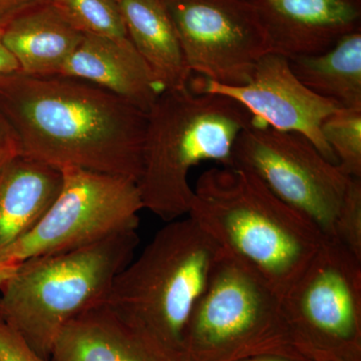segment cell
Returning a JSON list of instances; mask_svg holds the SVG:
<instances>
[{
    "label": "cell",
    "mask_w": 361,
    "mask_h": 361,
    "mask_svg": "<svg viewBox=\"0 0 361 361\" xmlns=\"http://www.w3.org/2000/svg\"><path fill=\"white\" fill-rule=\"evenodd\" d=\"M0 109L20 155L135 180L142 174L147 113L78 78L0 75Z\"/></svg>",
    "instance_id": "cell-1"
},
{
    "label": "cell",
    "mask_w": 361,
    "mask_h": 361,
    "mask_svg": "<svg viewBox=\"0 0 361 361\" xmlns=\"http://www.w3.org/2000/svg\"><path fill=\"white\" fill-rule=\"evenodd\" d=\"M193 191L187 216L280 296L327 240L312 221L243 169H209Z\"/></svg>",
    "instance_id": "cell-2"
},
{
    "label": "cell",
    "mask_w": 361,
    "mask_h": 361,
    "mask_svg": "<svg viewBox=\"0 0 361 361\" xmlns=\"http://www.w3.org/2000/svg\"><path fill=\"white\" fill-rule=\"evenodd\" d=\"M253 116L231 97L163 90L147 113L141 177L144 209L171 222L188 215L193 199L190 171L202 161L231 167L233 149Z\"/></svg>",
    "instance_id": "cell-3"
},
{
    "label": "cell",
    "mask_w": 361,
    "mask_h": 361,
    "mask_svg": "<svg viewBox=\"0 0 361 361\" xmlns=\"http://www.w3.org/2000/svg\"><path fill=\"white\" fill-rule=\"evenodd\" d=\"M139 243L137 229L127 230L90 245L23 261L0 287V316L49 360L63 327L106 302Z\"/></svg>",
    "instance_id": "cell-4"
},
{
    "label": "cell",
    "mask_w": 361,
    "mask_h": 361,
    "mask_svg": "<svg viewBox=\"0 0 361 361\" xmlns=\"http://www.w3.org/2000/svg\"><path fill=\"white\" fill-rule=\"evenodd\" d=\"M220 247L188 216L168 222L114 280L104 305L179 360Z\"/></svg>",
    "instance_id": "cell-5"
},
{
    "label": "cell",
    "mask_w": 361,
    "mask_h": 361,
    "mask_svg": "<svg viewBox=\"0 0 361 361\" xmlns=\"http://www.w3.org/2000/svg\"><path fill=\"white\" fill-rule=\"evenodd\" d=\"M231 167L256 176L327 239L361 256V179L342 172L307 137L253 118L235 142Z\"/></svg>",
    "instance_id": "cell-6"
},
{
    "label": "cell",
    "mask_w": 361,
    "mask_h": 361,
    "mask_svg": "<svg viewBox=\"0 0 361 361\" xmlns=\"http://www.w3.org/2000/svg\"><path fill=\"white\" fill-rule=\"evenodd\" d=\"M301 355L281 296L253 268L220 248L185 329L179 361H239Z\"/></svg>",
    "instance_id": "cell-7"
},
{
    "label": "cell",
    "mask_w": 361,
    "mask_h": 361,
    "mask_svg": "<svg viewBox=\"0 0 361 361\" xmlns=\"http://www.w3.org/2000/svg\"><path fill=\"white\" fill-rule=\"evenodd\" d=\"M297 350L312 361H361V257L327 239L281 296Z\"/></svg>",
    "instance_id": "cell-8"
},
{
    "label": "cell",
    "mask_w": 361,
    "mask_h": 361,
    "mask_svg": "<svg viewBox=\"0 0 361 361\" xmlns=\"http://www.w3.org/2000/svg\"><path fill=\"white\" fill-rule=\"evenodd\" d=\"M63 186L37 226L0 257L20 264L137 229L144 209L135 180L75 167L61 169Z\"/></svg>",
    "instance_id": "cell-9"
},
{
    "label": "cell",
    "mask_w": 361,
    "mask_h": 361,
    "mask_svg": "<svg viewBox=\"0 0 361 361\" xmlns=\"http://www.w3.org/2000/svg\"><path fill=\"white\" fill-rule=\"evenodd\" d=\"M192 73L224 85L250 80L270 42L248 0H163Z\"/></svg>",
    "instance_id": "cell-10"
},
{
    "label": "cell",
    "mask_w": 361,
    "mask_h": 361,
    "mask_svg": "<svg viewBox=\"0 0 361 361\" xmlns=\"http://www.w3.org/2000/svg\"><path fill=\"white\" fill-rule=\"evenodd\" d=\"M189 87L195 92L231 97L254 118L273 129L304 135L325 159L337 165L334 152L323 139L322 126L341 106L303 85L287 56L268 52L259 59L250 80L243 85H220L199 77L190 80Z\"/></svg>",
    "instance_id": "cell-11"
},
{
    "label": "cell",
    "mask_w": 361,
    "mask_h": 361,
    "mask_svg": "<svg viewBox=\"0 0 361 361\" xmlns=\"http://www.w3.org/2000/svg\"><path fill=\"white\" fill-rule=\"evenodd\" d=\"M255 8L271 52L287 58L329 51L361 30V0H248Z\"/></svg>",
    "instance_id": "cell-12"
},
{
    "label": "cell",
    "mask_w": 361,
    "mask_h": 361,
    "mask_svg": "<svg viewBox=\"0 0 361 361\" xmlns=\"http://www.w3.org/2000/svg\"><path fill=\"white\" fill-rule=\"evenodd\" d=\"M49 361H179L153 336L104 304L63 327Z\"/></svg>",
    "instance_id": "cell-13"
},
{
    "label": "cell",
    "mask_w": 361,
    "mask_h": 361,
    "mask_svg": "<svg viewBox=\"0 0 361 361\" xmlns=\"http://www.w3.org/2000/svg\"><path fill=\"white\" fill-rule=\"evenodd\" d=\"M59 75L96 85L146 113L163 92L129 37L84 35Z\"/></svg>",
    "instance_id": "cell-14"
},
{
    "label": "cell",
    "mask_w": 361,
    "mask_h": 361,
    "mask_svg": "<svg viewBox=\"0 0 361 361\" xmlns=\"http://www.w3.org/2000/svg\"><path fill=\"white\" fill-rule=\"evenodd\" d=\"M61 186V170L20 154L0 167V257L37 226Z\"/></svg>",
    "instance_id": "cell-15"
},
{
    "label": "cell",
    "mask_w": 361,
    "mask_h": 361,
    "mask_svg": "<svg viewBox=\"0 0 361 361\" xmlns=\"http://www.w3.org/2000/svg\"><path fill=\"white\" fill-rule=\"evenodd\" d=\"M0 35L20 73L30 77L59 75L84 37L49 1L16 14L0 28Z\"/></svg>",
    "instance_id": "cell-16"
},
{
    "label": "cell",
    "mask_w": 361,
    "mask_h": 361,
    "mask_svg": "<svg viewBox=\"0 0 361 361\" xmlns=\"http://www.w3.org/2000/svg\"><path fill=\"white\" fill-rule=\"evenodd\" d=\"M116 1L130 42L161 89L188 87L192 71L163 0Z\"/></svg>",
    "instance_id": "cell-17"
},
{
    "label": "cell",
    "mask_w": 361,
    "mask_h": 361,
    "mask_svg": "<svg viewBox=\"0 0 361 361\" xmlns=\"http://www.w3.org/2000/svg\"><path fill=\"white\" fill-rule=\"evenodd\" d=\"M289 59L296 77L318 96L341 108L361 109V30L323 54Z\"/></svg>",
    "instance_id": "cell-18"
},
{
    "label": "cell",
    "mask_w": 361,
    "mask_h": 361,
    "mask_svg": "<svg viewBox=\"0 0 361 361\" xmlns=\"http://www.w3.org/2000/svg\"><path fill=\"white\" fill-rule=\"evenodd\" d=\"M82 35L111 39L128 37L116 0H47Z\"/></svg>",
    "instance_id": "cell-19"
},
{
    "label": "cell",
    "mask_w": 361,
    "mask_h": 361,
    "mask_svg": "<svg viewBox=\"0 0 361 361\" xmlns=\"http://www.w3.org/2000/svg\"><path fill=\"white\" fill-rule=\"evenodd\" d=\"M322 134L342 172L361 179V109H338L323 122Z\"/></svg>",
    "instance_id": "cell-20"
},
{
    "label": "cell",
    "mask_w": 361,
    "mask_h": 361,
    "mask_svg": "<svg viewBox=\"0 0 361 361\" xmlns=\"http://www.w3.org/2000/svg\"><path fill=\"white\" fill-rule=\"evenodd\" d=\"M0 361H49L27 343L18 332L0 316Z\"/></svg>",
    "instance_id": "cell-21"
},
{
    "label": "cell",
    "mask_w": 361,
    "mask_h": 361,
    "mask_svg": "<svg viewBox=\"0 0 361 361\" xmlns=\"http://www.w3.org/2000/svg\"><path fill=\"white\" fill-rule=\"evenodd\" d=\"M20 154V142L16 130L0 109V167Z\"/></svg>",
    "instance_id": "cell-22"
},
{
    "label": "cell",
    "mask_w": 361,
    "mask_h": 361,
    "mask_svg": "<svg viewBox=\"0 0 361 361\" xmlns=\"http://www.w3.org/2000/svg\"><path fill=\"white\" fill-rule=\"evenodd\" d=\"M45 1L47 0H0V28L16 14Z\"/></svg>",
    "instance_id": "cell-23"
},
{
    "label": "cell",
    "mask_w": 361,
    "mask_h": 361,
    "mask_svg": "<svg viewBox=\"0 0 361 361\" xmlns=\"http://www.w3.org/2000/svg\"><path fill=\"white\" fill-rule=\"evenodd\" d=\"M18 73H20V66L11 52L6 49L0 35V75H13Z\"/></svg>",
    "instance_id": "cell-24"
},
{
    "label": "cell",
    "mask_w": 361,
    "mask_h": 361,
    "mask_svg": "<svg viewBox=\"0 0 361 361\" xmlns=\"http://www.w3.org/2000/svg\"><path fill=\"white\" fill-rule=\"evenodd\" d=\"M239 361H312L308 360L305 356L301 355H266L254 356V357L246 358Z\"/></svg>",
    "instance_id": "cell-25"
},
{
    "label": "cell",
    "mask_w": 361,
    "mask_h": 361,
    "mask_svg": "<svg viewBox=\"0 0 361 361\" xmlns=\"http://www.w3.org/2000/svg\"><path fill=\"white\" fill-rule=\"evenodd\" d=\"M18 264L11 262H0V287L13 276Z\"/></svg>",
    "instance_id": "cell-26"
},
{
    "label": "cell",
    "mask_w": 361,
    "mask_h": 361,
    "mask_svg": "<svg viewBox=\"0 0 361 361\" xmlns=\"http://www.w3.org/2000/svg\"><path fill=\"white\" fill-rule=\"evenodd\" d=\"M318 361H353V360H322Z\"/></svg>",
    "instance_id": "cell-27"
}]
</instances>
